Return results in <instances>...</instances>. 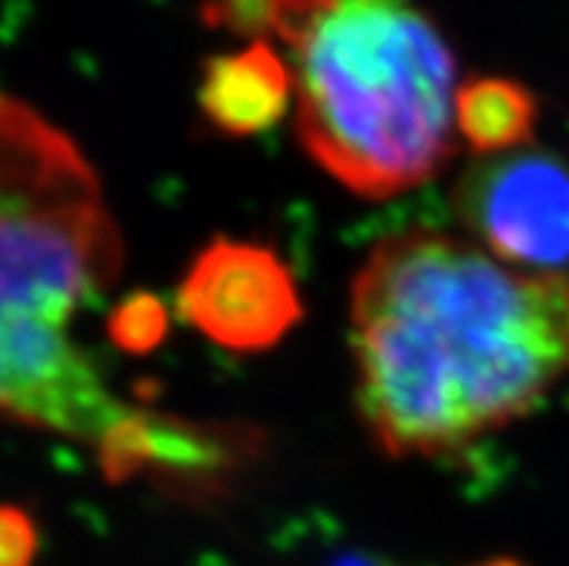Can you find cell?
Wrapping results in <instances>:
<instances>
[{"instance_id": "cell-1", "label": "cell", "mask_w": 569, "mask_h": 566, "mask_svg": "<svg viewBox=\"0 0 569 566\" xmlns=\"http://www.w3.org/2000/svg\"><path fill=\"white\" fill-rule=\"evenodd\" d=\"M361 419L390 457L506 428L569 376V278L431 229L376 244L353 280Z\"/></svg>"}, {"instance_id": "cell-2", "label": "cell", "mask_w": 569, "mask_h": 566, "mask_svg": "<svg viewBox=\"0 0 569 566\" xmlns=\"http://www.w3.org/2000/svg\"><path fill=\"white\" fill-rule=\"evenodd\" d=\"M122 272V237L84 153L0 93V416L99 448L128 405L70 338Z\"/></svg>"}, {"instance_id": "cell-3", "label": "cell", "mask_w": 569, "mask_h": 566, "mask_svg": "<svg viewBox=\"0 0 569 566\" xmlns=\"http://www.w3.org/2000/svg\"><path fill=\"white\" fill-rule=\"evenodd\" d=\"M292 47L298 137L361 197L417 188L455 157L457 64L437 23L405 3H274Z\"/></svg>"}, {"instance_id": "cell-4", "label": "cell", "mask_w": 569, "mask_h": 566, "mask_svg": "<svg viewBox=\"0 0 569 566\" xmlns=\"http://www.w3.org/2000/svg\"><path fill=\"white\" fill-rule=\"evenodd\" d=\"M455 206L498 258L527 272L569 269V166L556 153L518 148L480 157L457 182Z\"/></svg>"}, {"instance_id": "cell-5", "label": "cell", "mask_w": 569, "mask_h": 566, "mask_svg": "<svg viewBox=\"0 0 569 566\" xmlns=\"http://www.w3.org/2000/svg\"><path fill=\"white\" fill-rule=\"evenodd\" d=\"M188 324L226 350H267L303 318L296 278L272 249L217 237L177 292Z\"/></svg>"}, {"instance_id": "cell-6", "label": "cell", "mask_w": 569, "mask_h": 566, "mask_svg": "<svg viewBox=\"0 0 569 566\" xmlns=\"http://www.w3.org/2000/svg\"><path fill=\"white\" fill-rule=\"evenodd\" d=\"M289 96L292 76L283 58L263 41L209 58L197 90L206 119L229 137H252L281 122Z\"/></svg>"}, {"instance_id": "cell-7", "label": "cell", "mask_w": 569, "mask_h": 566, "mask_svg": "<svg viewBox=\"0 0 569 566\" xmlns=\"http://www.w3.org/2000/svg\"><path fill=\"white\" fill-rule=\"evenodd\" d=\"M538 101L527 87L509 79H477L457 93V128L483 157L532 145Z\"/></svg>"}, {"instance_id": "cell-8", "label": "cell", "mask_w": 569, "mask_h": 566, "mask_svg": "<svg viewBox=\"0 0 569 566\" xmlns=\"http://www.w3.org/2000/svg\"><path fill=\"white\" fill-rule=\"evenodd\" d=\"M246 439L223 428L191 425L173 416H153V463L171 480L211 483L240 463Z\"/></svg>"}, {"instance_id": "cell-9", "label": "cell", "mask_w": 569, "mask_h": 566, "mask_svg": "<svg viewBox=\"0 0 569 566\" xmlns=\"http://www.w3.org/2000/svg\"><path fill=\"white\" fill-rule=\"evenodd\" d=\"M168 336V309L151 292H133L108 316V338L130 356H148Z\"/></svg>"}, {"instance_id": "cell-10", "label": "cell", "mask_w": 569, "mask_h": 566, "mask_svg": "<svg viewBox=\"0 0 569 566\" xmlns=\"http://www.w3.org/2000/svg\"><path fill=\"white\" fill-rule=\"evenodd\" d=\"M36 555V520L18 506H0V566H32Z\"/></svg>"}, {"instance_id": "cell-11", "label": "cell", "mask_w": 569, "mask_h": 566, "mask_svg": "<svg viewBox=\"0 0 569 566\" xmlns=\"http://www.w3.org/2000/svg\"><path fill=\"white\" fill-rule=\"evenodd\" d=\"M475 566H527V564H520L518 558H489V560H480V564Z\"/></svg>"}]
</instances>
